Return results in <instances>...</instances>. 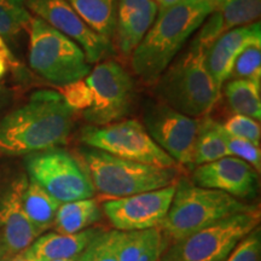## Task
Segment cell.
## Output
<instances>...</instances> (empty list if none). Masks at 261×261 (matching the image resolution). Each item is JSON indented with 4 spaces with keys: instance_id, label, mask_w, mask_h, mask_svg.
Segmentation results:
<instances>
[{
    "instance_id": "6da1fadb",
    "label": "cell",
    "mask_w": 261,
    "mask_h": 261,
    "mask_svg": "<svg viewBox=\"0 0 261 261\" xmlns=\"http://www.w3.org/2000/svg\"><path fill=\"white\" fill-rule=\"evenodd\" d=\"M74 113L56 91H37L23 106L0 120V156L60 148L71 135Z\"/></svg>"
},
{
    "instance_id": "7a4b0ae2",
    "label": "cell",
    "mask_w": 261,
    "mask_h": 261,
    "mask_svg": "<svg viewBox=\"0 0 261 261\" xmlns=\"http://www.w3.org/2000/svg\"><path fill=\"white\" fill-rule=\"evenodd\" d=\"M213 9L214 0H180L159 10L154 23L130 56L133 71L144 83L156 84Z\"/></svg>"
},
{
    "instance_id": "3957f363",
    "label": "cell",
    "mask_w": 261,
    "mask_h": 261,
    "mask_svg": "<svg viewBox=\"0 0 261 261\" xmlns=\"http://www.w3.org/2000/svg\"><path fill=\"white\" fill-rule=\"evenodd\" d=\"M254 207L225 192L197 187L189 179L179 178L167 217L159 227L165 249L169 244Z\"/></svg>"
},
{
    "instance_id": "277c9868",
    "label": "cell",
    "mask_w": 261,
    "mask_h": 261,
    "mask_svg": "<svg viewBox=\"0 0 261 261\" xmlns=\"http://www.w3.org/2000/svg\"><path fill=\"white\" fill-rule=\"evenodd\" d=\"M77 160L89 175L94 192L108 200L166 188L179 179V168L128 161L89 146L77 150Z\"/></svg>"
},
{
    "instance_id": "5b68a950",
    "label": "cell",
    "mask_w": 261,
    "mask_h": 261,
    "mask_svg": "<svg viewBox=\"0 0 261 261\" xmlns=\"http://www.w3.org/2000/svg\"><path fill=\"white\" fill-rule=\"evenodd\" d=\"M205 51L195 40L156 81L161 102L190 117H202L217 103V89L204 63Z\"/></svg>"
},
{
    "instance_id": "8992f818",
    "label": "cell",
    "mask_w": 261,
    "mask_h": 261,
    "mask_svg": "<svg viewBox=\"0 0 261 261\" xmlns=\"http://www.w3.org/2000/svg\"><path fill=\"white\" fill-rule=\"evenodd\" d=\"M29 31V64L48 83L64 86L83 80L91 67L79 45L46 22L33 17Z\"/></svg>"
},
{
    "instance_id": "52a82bcc",
    "label": "cell",
    "mask_w": 261,
    "mask_h": 261,
    "mask_svg": "<svg viewBox=\"0 0 261 261\" xmlns=\"http://www.w3.org/2000/svg\"><path fill=\"white\" fill-rule=\"evenodd\" d=\"M259 224L260 210L255 205L169 244L159 261H225Z\"/></svg>"
},
{
    "instance_id": "ba28073f",
    "label": "cell",
    "mask_w": 261,
    "mask_h": 261,
    "mask_svg": "<svg viewBox=\"0 0 261 261\" xmlns=\"http://www.w3.org/2000/svg\"><path fill=\"white\" fill-rule=\"evenodd\" d=\"M85 146L116 158L161 168L179 165L152 140L145 127L136 119L120 120L106 126H86L80 132Z\"/></svg>"
},
{
    "instance_id": "9c48e42d",
    "label": "cell",
    "mask_w": 261,
    "mask_h": 261,
    "mask_svg": "<svg viewBox=\"0 0 261 261\" xmlns=\"http://www.w3.org/2000/svg\"><path fill=\"white\" fill-rule=\"evenodd\" d=\"M28 178L60 203L94 197V189L79 160L61 148L28 155Z\"/></svg>"
},
{
    "instance_id": "30bf717a",
    "label": "cell",
    "mask_w": 261,
    "mask_h": 261,
    "mask_svg": "<svg viewBox=\"0 0 261 261\" xmlns=\"http://www.w3.org/2000/svg\"><path fill=\"white\" fill-rule=\"evenodd\" d=\"M92 104L84 112L91 126H106L120 121L130 112L135 100V84L130 75L114 60L97 63L86 76Z\"/></svg>"
},
{
    "instance_id": "8fae6325",
    "label": "cell",
    "mask_w": 261,
    "mask_h": 261,
    "mask_svg": "<svg viewBox=\"0 0 261 261\" xmlns=\"http://www.w3.org/2000/svg\"><path fill=\"white\" fill-rule=\"evenodd\" d=\"M204 117H190L166 104L156 103L146 108L144 127L152 140L178 165L192 166L197 137Z\"/></svg>"
},
{
    "instance_id": "7c38bea8",
    "label": "cell",
    "mask_w": 261,
    "mask_h": 261,
    "mask_svg": "<svg viewBox=\"0 0 261 261\" xmlns=\"http://www.w3.org/2000/svg\"><path fill=\"white\" fill-rule=\"evenodd\" d=\"M27 8L35 17L79 45L90 64L99 63L114 52L113 42L90 28L67 0H27Z\"/></svg>"
},
{
    "instance_id": "4fadbf2b",
    "label": "cell",
    "mask_w": 261,
    "mask_h": 261,
    "mask_svg": "<svg viewBox=\"0 0 261 261\" xmlns=\"http://www.w3.org/2000/svg\"><path fill=\"white\" fill-rule=\"evenodd\" d=\"M175 184L121 198L107 200L103 213L117 231H139L161 226L171 207Z\"/></svg>"
},
{
    "instance_id": "5bb4252c",
    "label": "cell",
    "mask_w": 261,
    "mask_h": 261,
    "mask_svg": "<svg viewBox=\"0 0 261 261\" xmlns=\"http://www.w3.org/2000/svg\"><path fill=\"white\" fill-rule=\"evenodd\" d=\"M257 173L243 160L226 156L195 167L191 181L197 187L225 192L242 201L256 196L259 188Z\"/></svg>"
},
{
    "instance_id": "9a60e30c",
    "label": "cell",
    "mask_w": 261,
    "mask_h": 261,
    "mask_svg": "<svg viewBox=\"0 0 261 261\" xmlns=\"http://www.w3.org/2000/svg\"><path fill=\"white\" fill-rule=\"evenodd\" d=\"M27 184L28 177L21 174L0 194V238L14 256L24 252L40 236L23 211L22 196Z\"/></svg>"
},
{
    "instance_id": "2e32d148",
    "label": "cell",
    "mask_w": 261,
    "mask_h": 261,
    "mask_svg": "<svg viewBox=\"0 0 261 261\" xmlns=\"http://www.w3.org/2000/svg\"><path fill=\"white\" fill-rule=\"evenodd\" d=\"M159 5L154 0H117L114 45L123 57H130L154 23ZM113 45V46H114Z\"/></svg>"
},
{
    "instance_id": "e0dca14e",
    "label": "cell",
    "mask_w": 261,
    "mask_h": 261,
    "mask_svg": "<svg viewBox=\"0 0 261 261\" xmlns=\"http://www.w3.org/2000/svg\"><path fill=\"white\" fill-rule=\"evenodd\" d=\"M254 42H261L260 22L224 33L205 51L204 63L218 90L228 80L231 68L238 55Z\"/></svg>"
},
{
    "instance_id": "ac0fdd59",
    "label": "cell",
    "mask_w": 261,
    "mask_h": 261,
    "mask_svg": "<svg viewBox=\"0 0 261 261\" xmlns=\"http://www.w3.org/2000/svg\"><path fill=\"white\" fill-rule=\"evenodd\" d=\"M260 14L261 0H214L213 11L194 40L207 51L224 33L257 22Z\"/></svg>"
},
{
    "instance_id": "d6986e66",
    "label": "cell",
    "mask_w": 261,
    "mask_h": 261,
    "mask_svg": "<svg viewBox=\"0 0 261 261\" xmlns=\"http://www.w3.org/2000/svg\"><path fill=\"white\" fill-rule=\"evenodd\" d=\"M106 228L94 226L77 233L47 232L40 234L22 254L32 261L77 259L86 247Z\"/></svg>"
},
{
    "instance_id": "ffe728a7",
    "label": "cell",
    "mask_w": 261,
    "mask_h": 261,
    "mask_svg": "<svg viewBox=\"0 0 261 261\" xmlns=\"http://www.w3.org/2000/svg\"><path fill=\"white\" fill-rule=\"evenodd\" d=\"M113 243L119 261H159L165 250L159 227L139 231L113 230Z\"/></svg>"
},
{
    "instance_id": "44dd1931",
    "label": "cell",
    "mask_w": 261,
    "mask_h": 261,
    "mask_svg": "<svg viewBox=\"0 0 261 261\" xmlns=\"http://www.w3.org/2000/svg\"><path fill=\"white\" fill-rule=\"evenodd\" d=\"M102 208L96 198L61 203L52 228L58 233H77L102 219Z\"/></svg>"
},
{
    "instance_id": "7402d4cb",
    "label": "cell",
    "mask_w": 261,
    "mask_h": 261,
    "mask_svg": "<svg viewBox=\"0 0 261 261\" xmlns=\"http://www.w3.org/2000/svg\"><path fill=\"white\" fill-rule=\"evenodd\" d=\"M22 204L28 220L40 234L54 226L57 211L61 205L60 202L29 178L22 196Z\"/></svg>"
},
{
    "instance_id": "603a6c76",
    "label": "cell",
    "mask_w": 261,
    "mask_h": 261,
    "mask_svg": "<svg viewBox=\"0 0 261 261\" xmlns=\"http://www.w3.org/2000/svg\"><path fill=\"white\" fill-rule=\"evenodd\" d=\"M260 81L252 79H231L224 86L225 99L234 114L252 117L260 121Z\"/></svg>"
},
{
    "instance_id": "cb8c5ba5",
    "label": "cell",
    "mask_w": 261,
    "mask_h": 261,
    "mask_svg": "<svg viewBox=\"0 0 261 261\" xmlns=\"http://www.w3.org/2000/svg\"><path fill=\"white\" fill-rule=\"evenodd\" d=\"M90 28L112 41L116 23L117 0H67Z\"/></svg>"
},
{
    "instance_id": "d4e9b609",
    "label": "cell",
    "mask_w": 261,
    "mask_h": 261,
    "mask_svg": "<svg viewBox=\"0 0 261 261\" xmlns=\"http://www.w3.org/2000/svg\"><path fill=\"white\" fill-rule=\"evenodd\" d=\"M230 156L220 130V123L204 117L203 126L197 137L194 150L192 166L205 165Z\"/></svg>"
},
{
    "instance_id": "484cf974",
    "label": "cell",
    "mask_w": 261,
    "mask_h": 261,
    "mask_svg": "<svg viewBox=\"0 0 261 261\" xmlns=\"http://www.w3.org/2000/svg\"><path fill=\"white\" fill-rule=\"evenodd\" d=\"M33 16L27 0H0V37L11 39L28 28Z\"/></svg>"
},
{
    "instance_id": "4316f807",
    "label": "cell",
    "mask_w": 261,
    "mask_h": 261,
    "mask_svg": "<svg viewBox=\"0 0 261 261\" xmlns=\"http://www.w3.org/2000/svg\"><path fill=\"white\" fill-rule=\"evenodd\" d=\"M231 79H261V42L247 46L234 60L228 80Z\"/></svg>"
},
{
    "instance_id": "83f0119b",
    "label": "cell",
    "mask_w": 261,
    "mask_h": 261,
    "mask_svg": "<svg viewBox=\"0 0 261 261\" xmlns=\"http://www.w3.org/2000/svg\"><path fill=\"white\" fill-rule=\"evenodd\" d=\"M220 130L223 138L225 140L230 156L243 160L247 163H249L252 167L256 169V172H260L261 169V152L260 146L254 145L253 143L248 142L246 139L238 138V137L231 136L226 130L223 128L220 123Z\"/></svg>"
},
{
    "instance_id": "f1b7e54d",
    "label": "cell",
    "mask_w": 261,
    "mask_h": 261,
    "mask_svg": "<svg viewBox=\"0 0 261 261\" xmlns=\"http://www.w3.org/2000/svg\"><path fill=\"white\" fill-rule=\"evenodd\" d=\"M221 126L231 136L246 139L248 142L253 143L254 145L260 146V123L252 117L241 115V114H233Z\"/></svg>"
},
{
    "instance_id": "f546056e",
    "label": "cell",
    "mask_w": 261,
    "mask_h": 261,
    "mask_svg": "<svg viewBox=\"0 0 261 261\" xmlns=\"http://www.w3.org/2000/svg\"><path fill=\"white\" fill-rule=\"evenodd\" d=\"M77 261H119L113 243V230H104L91 242Z\"/></svg>"
},
{
    "instance_id": "4dcf8cb0",
    "label": "cell",
    "mask_w": 261,
    "mask_h": 261,
    "mask_svg": "<svg viewBox=\"0 0 261 261\" xmlns=\"http://www.w3.org/2000/svg\"><path fill=\"white\" fill-rule=\"evenodd\" d=\"M58 93L63 98L67 106L74 112H85L92 104V93L84 80H77L64 85L60 87Z\"/></svg>"
},
{
    "instance_id": "1f68e13d",
    "label": "cell",
    "mask_w": 261,
    "mask_h": 261,
    "mask_svg": "<svg viewBox=\"0 0 261 261\" xmlns=\"http://www.w3.org/2000/svg\"><path fill=\"white\" fill-rule=\"evenodd\" d=\"M225 261H261L260 227L254 228L234 247Z\"/></svg>"
},
{
    "instance_id": "d6a6232c",
    "label": "cell",
    "mask_w": 261,
    "mask_h": 261,
    "mask_svg": "<svg viewBox=\"0 0 261 261\" xmlns=\"http://www.w3.org/2000/svg\"><path fill=\"white\" fill-rule=\"evenodd\" d=\"M9 58H10V54L9 51L5 48L0 50V77L3 76L6 73V69H8L9 65Z\"/></svg>"
},
{
    "instance_id": "836d02e7",
    "label": "cell",
    "mask_w": 261,
    "mask_h": 261,
    "mask_svg": "<svg viewBox=\"0 0 261 261\" xmlns=\"http://www.w3.org/2000/svg\"><path fill=\"white\" fill-rule=\"evenodd\" d=\"M15 257L16 256H14L9 252L8 248L5 247V244L3 243L2 238H0V261H12Z\"/></svg>"
},
{
    "instance_id": "e575fe53",
    "label": "cell",
    "mask_w": 261,
    "mask_h": 261,
    "mask_svg": "<svg viewBox=\"0 0 261 261\" xmlns=\"http://www.w3.org/2000/svg\"><path fill=\"white\" fill-rule=\"evenodd\" d=\"M11 98V91L0 86V109H3Z\"/></svg>"
},
{
    "instance_id": "d590c367",
    "label": "cell",
    "mask_w": 261,
    "mask_h": 261,
    "mask_svg": "<svg viewBox=\"0 0 261 261\" xmlns=\"http://www.w3.org/2000/svg\"><path fill=\"white\" fill-rule=\"evenodd\" d=\"M179 2H180V0H159V3H158V5H160L159 10L171 8V6L177 4V3H179Z\"/></svg>"
},
{
    "instance_id": "8d00e7d4",
    "label": "cell",
    "mask_w": 261,
    "mask_h": 261,
    "mask_svg": "<svg viewBox=\"0 0 261 261\" xmlns=\"http://www.w3.org/2000/svg\"><path fill=\"white\" fill-rule=\"evenodd\" d=\"M12 261H31V260H29V259H27V257H25L24 255H23V254H18V255L17 256H16L15 257V259L14 260H12Z\"/></svg>"
},
{
    "instance_id": "74e56055",
    "label": "cell",
    "mask_w": 261,
    "mask_h": 261,
    "mask_svg": "<svg viewBox=\"0 0 261 261\" xmlns=\"http://www.w3.org/2000/svg\"><path fill=\"white\" fill-rule=\"evenodd\" d=\"M3 48H5V45H4V40H3V38L0 37V50H3Z\"/></svg>"
},
{
    "instance_id": "f35d334b",
    "label": "cell",
    "mask_w": 261,
    "mask_h": 261,
    "mask_svg": "<svg viewBox=\"0 0 261 261\" xmlns=\"http://www.w3.org/2000/svg\"><path fill=\"white\" fill-rule=\"evenodd\" d=\"M77 259H79V257H77ZM77 259H73V260H57V261H77Z\"/></svg>"
}]
</instances>
